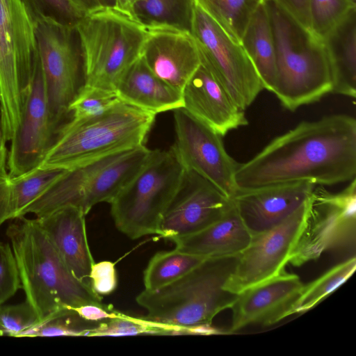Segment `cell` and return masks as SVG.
<instances>
[{"mask_svg":"<svg viewBox=\"0 0 356 356\" xmlns=\"http://www.w3.org/2000/svg\"><path fill=\"white\" fill-rule=\"evenodd\" d=\"M356 175V120L345 114L302 122L270 141L235 172L238 191L307 181L333 185Z\"/></svg>","mask_w":356,"mask_h":356,"instance_id":"cell-1","label":"cell"},{"mask_svg":"<svg viewBox=\"0 0 356 356\" xmlns=\"http://www.w3.org/2000/svg\"><path fill=\"white\" fill-rule=\"evenodd\" d=\"M15 219L6 235L26 300L35 310L39 323L63 308L103 303L102 296L72 273L36 218Z\"/></svg>","mask_w":356,"mask_h":356,"instance_id":"cell-2","label":"cell"},{"mask_svg":"<svg viewBox=\"0 0 356 356\" xmlns=\"http://www.w3.org/2000/svg\"><path fill=\"white\" fill-rule=\"evenodd\" d=\"M239 255L207 257L175 281L154 291L144 289L136 297L147 312L143 318L165 328L167 334H183L186 328L212 324L236 298L225 285Z\"/></svg>","mask_w":356,"mask_h":356,"instance_id":"cell-3","label":"cell"},{"mask_svg":"<svg viewBox=\"0 0 356 356\" xmlns=\"http://www.w3.org/2000/svg\"><path fill=\"white\" fill-rule=\"evenodd\" d=\"M275 48L273 92L293 111L332 92V75L323 40L298 23L275 0L264 1Z\"/></svg>","mask_w":356,"mask_h":356,"instance_id":"cell-4","label":"cell"},{"mask_svg":"<svg viewBox=\"0 0 356 356\" xmlns=\"http://www.w3.org/2000/svg\"><path fill=\"white\" fill-rule=\"evenodd\" d=\"M155 118L120 101L96 116L69 121L39 168L68 170L145 145Z\"/></svg>","mask_w":356,"mask_h":356,"instance_id":"cell-5","label":"cell"},{"mask_svg":"<svg viewBox=\"0 0 356 356\" xmlns=\"http://www.w3.org/2000/svg\"><path fill=\"white\" fill-rule=\"evenodd\" d=\"M86 85L115 91L141 57L148 29L115 6L88 10L75 24Z\"/></svg>","mask_w":356,"mask_h":356,"instance_id":"cell-6","label":"cell"},{"mask_svg":"<svg viewBox=\"0 0 356 356\" xmlns=\"http://www.w3.org/2000/svg\"><path fill=\"white\" fill-rule=\"evenodd\" d=\"M145 145L66 170L17 218L29 213L41 218L65 207L86 215L97 204L111 203L148 159Z\"/></svg>","mask_w":356,"mask_h":356,"instance_id":"cell-7","label":"cell"},{"mask_svg":"<svg viewBox=\"0 0 356 356\" xmlns=\"http://www.w3.org/2000/svg\"><path fill=\"white\" fill-rule=\"evenodd\" d=\"M39 54L35 21L24 0H0V112L8 143L21 124Z\"/></svg>","mask_w":356,"mask_h":356,"instance_id":"cell-8","label":"cell"},{"mask_svg":"<svg viewBox=\"0 0 356 356\" xmlns=\"http://www.w3.org/2000/svg\"><path fill=\"white\" fill-rule=\"evenodd\" d=\"M184 172L171 148L152 149L143 166L110 203L118 229L131 239L159 234Z\"/></svg>","mask_w":356,"mask_h":356,"instance_id":"cell-9","label":"cell"},{"mask_svg":"<svg viewBox=\"0 0 356 356\" xmlns=\"http://www.w3.org/2000/svg\"><path fill=\"white\" fill-rule=\"evenodd\" d=\"M35 34L51 123L57 138L70 120V104L86 84L81 49L73 26L37 19Z\"/></svg>","mask_w":356,"mask_h":356,"instance_id":"cell-10","label":"cell"},{"mask_svg":"<svg viewBox=\"0 0 356 356\" xmlns=\"http://www.w3.org/2000/svg\"><path fill=\"white\" fill-rule=\"evenodd\" d=\"M356 179L341 191L314 188L309 209L289 263L300 267L330 251L355 254Z\"/></svg>","mask_w":356,"mask_h":356,"instance_id":"cell-11","label":"cell"},{"mask_svg":"<svg viewBox=\"0 0 356 356\" xmlns=\"http://www.w3.org/2000/svg\"><path fill=\"white\" fill-rule=\"evenodd\" d=\"M190 33L197 44L201 63L245 111L264 88L242 45L233 40L195 1Z\"/></svg>","mask_w":356,"mask_h":356,"instance_id":"cell-12","label":"cell"},{"mask_svg":"<svg viewBox=\"0 0 356 356\" xmlns=\"http://www.w3.org/2000/svg\"><path fill=\"white\" fill-rule=\"evenodd\" d=\"M173 111L175 140L170 148L181 165L232 199L238 193L234 176L239 163L227 152L221 136L183 107Z\"/></svg>","mask_w":356,"mask_h":356,"instance_id":"cell-13","label":"cell"},{"mask_svg":"<svg viewBox=\"0 0 356 356\" xmlns=\"http://www.w3.org/2000/svg\"><path fill=\"white\" fill-rule=\"evenodd\" d=\"M309 198L282 223L252 237L225 285L227 291L238 295L284 270L302 230Z\"/></svg>","mask_w":356,"mask_h":356,"instance_id":"cell-14","label":"cell"},{"mask_svg":"<svg viewBox=\"0 0 356 356\" xmlns=\"http://www.w3.org/2000/svg\"><path fill=\"white\" fill-rule=\"evenodd\" d=\"M56 138L38 57L22 122L10 140L7 159L8 176L19 177L39 168Z\"/></svg>","mask_w":356,"mask_h":356,"instance_id":"cell-15","label":"cell"},{"mask_svg":"<svg viewBox=\"0 0 356 356\" xmlns=\"http://www.w3.org/2000/svg\"><path fill=\"white\" fill-rule=\"evenodd\" d=\"M232 204L215 186L185 169L180 186L166 210L159 234L171 241L199 232L222 218Z\"/></svg>","mask_w":356,"mask_h":356,"instance_id":"cell-16","label":"cell"},{"mask_svg":"<svg viewBox=\"0 0 356 356\" xmlns=\"http://www.w3.org/2000/svg\"><path fill=\"white\" fill-rule=\"evenodd\" d=\"M303 284L284 270L275 277L238 293L232 307L230 332L246 326H269L296 314Z\"/></svg>","mask_w":356,"mask_h":356,"instance_id":"cell-17","label":"cell"},{"mask_svg":"<svg viewBox=\"0 0 356 356\" xmlns=\"http://www.w3.org/2000/svg\"><path fill=\"white\" fill-rule=\"evenodd\" d=\"M147 29L141 58L155 76L181 92L201 63L194 38L190 31L172 26Z\"/></svg>","mask_w":356,"mask_h":356,"instance_id":"cell-18","label":"cell"},{"mask_svg":"<svg viewBox=\"0 0 356 356\" xmlns=\"http://www.w3.org/2000/svg\"><path fill=\"white\" fill-rule=\"evenodd\" d=\"M315 185L299 181L238 191L232 199L252 237L282 223L311 196Z\"/></svg>","mask_w":356,"mask_h":356,"instance_id":"cell-19","label":"cell"},{"mask_svg":"<svg viewBox=\"0 0 356 356\" xmlns=\"http://www.w3.org/2000/svg\"><path fill=\"white\" fill-rule=\"evenodd\" d=\"M183 108L220 136L248 124L245 111L202 63L182 91Z\"/></svg>","mask_w":356,"mask_h":356,"instance_id":"cell-20","label":"cell"},{"mask_svg":"<svg viewBox=\"0 0 356 356\" xmlns=\"http://www.w3.org/2000/svg\"><path fill=\"white\" fill-rule=\"evenodd\" d=\"M85 216L80 209L68 206L36 219L72 273L90 285L95 261L88 246Z\"/></svg>","mask_w":356,"mask_h":356,"instance_id":"cell-21","label":"cell"},{"mask_svg":"<svg viewBox=\"0 0 356 356\" xmlns=\"http://www.w3.org/2000/svg\"><path fill=\"white\" fill-rule=\"evenodd\" d=\"M252 236L232 204L224 216L195 234L173 238L179 251L205 257L240 254Z\"/></svg>","mask_w":356,"mask_h":356,"instance_id":"cell-22","label":"cell"},{"mask_svg":"<svg viewBox=\"0 0 356 356\" xmlns=\"http://www.w3.org/2000/svg\"><path fill=\"white\" fill-rule=\"evenodd\" d=\"M115 92L121 101L155 115L184 106L181 92L155 76L141 57L121 79Z\"/></svg>","mask_w":356,"mask_h":356,"instance_id":"cell-23","label":"cell"},{"mask_svg":"<svg viewBox=\"0 0 356 356\" xmlns=\"http://www.w3.org/2000/svg\"><path fill=\"white\" fill-rule=\"evenodd\" d=\"M330 64L332 93L356 97V8L323 40Z\"/></svg>","mask_w":356,"mask_h":356,"instance_id":"cell-24","label":"cell"},{"mask_svg":"<svg viewBox=\"0 0 356 356\" xmlns=\"http://www.w3.org/2000/svg\"><path fill=\"white\" fill-rule=\"evenodd\" d=\"M240 44L252 61L264 89L273 92L275 78V48L270 21L264 1L252 15Z\"/></svg>","mask_w":356,"mask_h":356,"instance_id":"cell-25","label":"cell"},{"mask_svg":"<svg viewBox=\"0 0 356 356\" xmlns=\"http://www.w3.org/2000/svg\"><path fill=\"white\" fill-rule=\"evenodd\" d=\"M66 170L38 168L19 177L0 175V226L15 219Z\"/></svg>","mask_w":356,"mask_h":356,"instance_id":"cell-26","label":"cell"},{"mask_svg":"<svg viewBox=\"0 0 356 356\" xmlns=\"http://www.w3.org/2000/svg\"><path fill=\"white\" fill-rule=\"evenodd\" d=\"M206 258L185 253L176 248L156 253L143 272L145 289H159L184 275Z\"/></svg>","mask_w":356,"mask_h":356,"instance_id":"cell-27","label":"cell"},{"mask_svg":"<svg viewBox=\"0 0 356 356\" xmlns=\"http://www.w3.org/2000/svg\"><path fill=\"white\" fill-rule=\"evenodd\" d=\"M194 0H137L134 17L147 27L168 26L190 31Z\"/></svg>","mask_w":356,"mask_h":356,"instance_id":"cell-28","label":"cell"},{"mask_svg":"<svg viewBox=\"0 0 356 356\" xmlns=\"http://www.w3.org/2000/svg\"><path fill=\"white\" fill-rule=\"evenodd\" d=\"M235 42L240 43L261 0H194Z\"/></svg>","mask_w":356,"mask_h":356,"instance_id":"cell-29","label":"cell"},{"mask_svg":"<svg viewBox=\"0 0 356 356\" xmlns=\"http://www.w3.org/2000/svg\"><path fill=\"white\" fill-rule=\"evenodd\" d=\"M356 269V257L352 256L332 267L316 280L303 285L296 307V314L314 307L346 282Z\"/></svg>","mask_w":356,"mask_h":356,"instance_id":"cell-30","label":"cell"},{"mask_svg":"<svg viewBox=\"0 0 356 356\" xmlns=\"http://www.w3.org/2000/svg\"><path fill=\"white\" fill-rule=\"evenodd\" d=\"M97 323L83 319L73 309L63 308L24 331L18 337L87 336Z\"/></svg>","mask_w":356,"mask_h":356,"instance_id":"cell-31","label":"cell"},{"mask_svg":"<svg viewBox=\"0 0 356 356\" xmlns=\"http://www.w3.org/2000/svg\"><path fill=\"white\" fill-rule=\"evenodd\" d=\"M354 8H356V0H309L310 32L323 40Z\"/></svg>","mask_w":356,"mask_h":356,"instance_id":"cell-32","label":"cell"},{"mask_svg":"<svg viewBox=\"0 0 356 356\" xmlns=\"http://www.w3.org/2000/svg\"><path fill=\"white\" fill-rule=\"evenodd\" d=\"M120 101L115 91L85 84L69 107V121L96 116Z\"/></svg>","mask_w":356,"mask_h":356,"instance_id":"cell-33","label":"cell"},{"mask_svg":"<svg viewBox=\"0 0 356 356\" xmlns=\"http://www.w3.org/2000/svg\"><path fill=\"white\" fill-rule=\"evenodd\" d=\"M166 332L165 328L156 325L143 317L138 318L120 313L115 317L97 323L90 330L87 337L166 334Z\"/></svg>","mask_w":356,"mask_h":356,"instance_id":"cell-34","label":"cell"},{"mask_svg":"<svg viewBox=\"0 0 356 356\" xmlns=\"http://www.w3.org/2000/svg\"><path fill=\"white\" fill-rule=\"evenodd\" d=\"M34 21L49 19L74 26L87 10L75 0H24Z\"/></svg>","mask_w":356,"mask_h":356,"instance_id":"cell-35","label":"cell"},{"mask_svg":"<svg viewBox=\"0 0 356 356\" xmlns=\"http://www.w3.org/2000/svg\"><path fill=\"white\" fill-rule=\"evenodd\" d=\"M39 321L35 310L26 300L17 305L0 306V326L6 336L18 337Z\"/></svg>","mask_w":356,"mask_h":356,"instance_id":"cell-36","label":"cell"},{"mask_svg":"<svg viewBox=\"0 0 356 356\" xmlns=\"http://www.w3.org/2000/svg\"><path fill=\"white\" fill-rule=\"evenodd\" d=\"M16 259L9 243L0 242V306L21 288Z\"/></svg>","mask_w":356,"mask_h":356,"instance_id":"cell-37","label":"cell"},{"mask_svg":"<svg viewBox=\"0 0 356 356\" xmlns=\"http://www.w3.org/2000/svg\"><path fill=\"white\" fill-rule=\"evenodd\" d=\"M89 281L92 289L97 295L112 293L118 284L115 264L111 261L95 262L90 272Z\"/></svg>","mask_w":356,"mask_h":356,"instance_id":"cell-38","label":"cell"},{"mask_svg":"<svg viewBox=\"0 0 356 356\" xmlns=\"http://www.w3.org/2000/svg\"><path fill=\"white\" fill-rule=\"evenodd\" d=\"M83 319L93 323H99L102 321L115 317L120 313L115 312L112 306L104 303H90L81 305L73 309Z\"/></svg>","mask_w":356,"mask_h":356,"instance_id":"cell-39","label":"cell"},{"mask_svg":"<svg viewBox=\"0 0 356 356\" xmlns=\"http://www.w3.org/2000/svg\"><path fill=\"white\" fill-rule=\"evenodd\" d=\"M275 1L298 23L309 31V0H275Z\"/></svg>","mask_w":356,"mask_h":356,"instance_id":"cell-40","label":"cell"},{"mask_svg":"<svg viewBox=\"0 0 356 356\" xmlns=\"http://www.w3.org/2000/svg\"><path fill=\"white\" fill-rule=\"evenodd\" d=\"M8 150L6 147V141L4 138L1 122V112H0V175L8 174L7 170V159Z\"/></svg>","mask_w":356,"mask_h":356,"instance_id":"cell-41","label":"cell"},{"mask_svg":"<svg viewBox=\"0 0 356 356\" xmlns=\"http://www.w3.org/2000/svg\"><path fill=\"white\" fill-rule=\"evenodd\" d=\"M137 0H115V7L134 17V6Z\"/></svg>","mask_w":356,"mask_h":356,"instance_id":"cell-42","label":"cell"},{"mask_svg":"<svg viewBox=\"0 0 356 356\" xmlns=\"http://www.w3.org/2000/svg\"><path fill=\"white\" fill-rule=\"evenodd\" d=\"M82 6L87 11L101 6L99 0H75Z\"/></svg>","mask_w":356,"mask_h":356,"instance_id":"cell-43","label":"cell"},{"mask_svg":"<svg viewBox=\"0 0 356 356\" xmlns=\"http://www.w3.org/2000/svg\"><path fill=\"white\" fill-rule=\"evenodd\" d=\"M102 6H114L115 0H99Z\"/></svg>","mask_w":356,"mask_h":356,"instance_id":"cell-44","label":"cell"},{"mask_svg":"<svg viewBox=\"0 0 356 356\" xmlns=\"http://www.w3.org/2000/svg\"><path fill=\"white\" fill-rule=\"evenodd\" d=\"M3 335H6L5 332L3 330V329L1 328V327L0 326V336H3Z\"/></svg>","mask_w":356,"mask_h":356,"instance_id":"cell-45","label":"cell"},{"mask_svg":"<svg viewBox=\"0 0 356 356\" xmlns=\"http://www.w3.org/2000/svg\"><path fill=\"white\" fill-rule=\"evenodd\" d=\"M262 1H268V0H261Z\"/></svg>","mask_w":356,"mask_h":356,"instance_id":"cell-46","label":"cell"}]
</instances>
